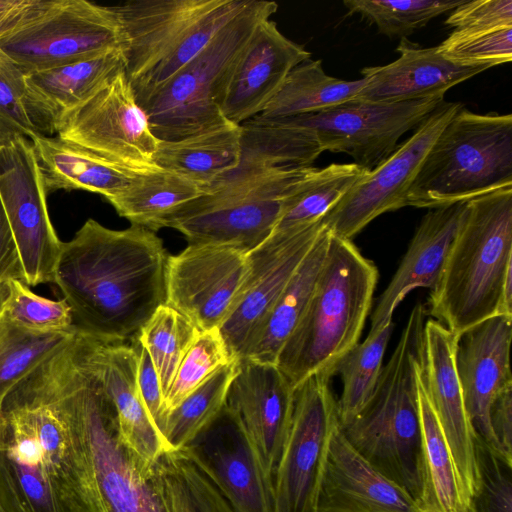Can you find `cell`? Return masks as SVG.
<instances>
[{"instance_id":"ba28073f","label":"cell","mask_w":512,"mask_h":512,"mask_svg":"<svg viewBox=\"0 0 512 512\" xmlns=\"http://www.w3.org/2000/svg\"><path fill=\"white\" fill-rule=\"evenodd\" d=\"M512 186V115L462 107L425 156L407 206L435 209Z\"/></svg>"},{"instance_id":"4316f807","label":"cell","mask_w":512,"mask_h":512,"mask_svg":"<svg viewBox=\"0 0 512 512\" xmlns=\"http://www.w3.org/2000/svg\"><path fill=\"white\" fill-rule=\"evenodd\" d=\"M464 206L461 202L430 209L423 216L396 272L377 299L369 332L391 322L396 307L413 289L436 286Z\"/></svg>"},{"instance_id":"e575fe53","label":"cell","mask_w":512,"mask_h":512,"mask_svg":"<svg viewBox=\"0 0 512 512\" xmlns=\"http://www.w3.org/2000/svg\"><path fill=\"white\" fill-rule=\"evenodd\" d=\"M364 78L342 80L323 70L321 60L308 59L294 67L277 94L258 116L284 119L317 113L355 99L364 87Z\"/></svg>"},{"instance_id":"ac0fdd59","label":"cell","mask_w":512,"mask_h":512,"mask_svg":"<svg viewBox=\"0 0 512 512\" xmlns=\"http://www.w3.org/2000/svg\"><path fill=\"white\" fill-rule=\"evenodd\" d=\"M324 228L314 224L277 230L247 252V275L221 334L231 355L237 359L246 351L278 300L293 273Z\"/></svg>"},{"instance_id":"db71d44e","label":"cell","mask_w":512,"mask_h":512,"mask_svg":"<svg viewBox=\"0 0 512 512\" xmlns=\"http://www.w3.org/2000/svg\"><path fill=\"white\" fill-rule=\"evenodd\" d=\"M31 0H0V36L20 17Z\"/></svg>"},{"instance_id":"f6af8a7d","label":"cell","mask_w":512,"mask_h":512,"mask_svg":"<svg viewBox=\"0 0 512 512\" xmlns=\"http://www.w3.org/2000/svg\"><path fill=\"white\" fill-rule=\"evenodd\" d=\"M475 456L478 482L467 512H512V464L478 434Z\"/></svg>"},{"instance_id":"5bb4252c","label":"cell","mask_w":512,"mask_h":512,"mask_svg":"<svg viewBox=\"0 0 512 512\" xmlns=\"http://www.w3.org/2000/svg\"><path fill=\"white\" fill-rule=\"evenodd\" d=\"M56 133L129 171L156 167L153 156L159 140L124 70L64 114L57 122Z\"/></svg>"},{"instance_id":"8fae6325","label":"cell","mask_w":512,"mask_h":512,"mask_svg":"<svg viewBox=\"0 0 512 512\" xmlns=\"http://www.w3.org/2000/svg\"><path fill=\"white\" fill-rule=\"evenodd\" d=\"M315 167L233 186L213 187L178 208L165 223L189 244L213 243L250 251L274 230L284 200Z\"/></svg>"},{"instance_id":"b9f144b4","label":"cell","mask_w":512,"mask_h":512,"mask_svg":"<svg viewBox=\"0 0 512 512\" xmlns=\"http://www.w3.org/2000/svg\"><path fill=\"white\" fill-rule=\"evenodd\" d=\"M465 0H345L350 14L374 24L381 34L406 38L437 16L452 11Z\"/></svg>"},{"instance_id":"74e56055","label":"cell","mask_w":512,"mask_h":512,"mask_svg":"<svg viewBox=\"0 0 512 512\" xmlns=\"http://www.w3.org/2000/svg\"><path fill=\"white\" fill-rule=\"evenodd\" d=\"M237 366L236 358L164 414L159 432L167 450L187 447L221 414Z\"/></svg>"},{"instance_id":"484cf974","label":"cell","mask_w":512,"mask_h":512,"mask_svg":"<svg viewBox=\"0 0 512 512\" xmlns=\"http://www.w3.org/2000/svg\"><path fill=\"white\" fill-rule=\"evenodd\" d=\"M396 51L395 61L362 69L366 83L355 99L380 103L444 99L450 88L489 69L454 63L437 46L423 48L406 38H401Z\"/></svg>"},{"instance_id":"816d5d0a","label":"cell","mask_w":512,"mask_h":512,"mask_svg":"<svg viewBox=\"0 0 512 512\" xmlns=\"http://www.w3.org/2000/svg\"><path fill=\"white\" fill-rule=\"evenodd\" d=\"M0 512H33L7 461L2 445L0 413Z\"/></svg>"},{"instance_id":"4dcf8cb0","label":"cell","mask_w":512,"mask_h":512,"mask_svg":"<svg viewBox=\"0 0 512 512\" xmlns=\"http://www.w3.org/2000/svg\"><path fill=\"white\" fill-rule=\"evenodd\" d=\"M423 367V366H422ZM421 424L417 512H467L461 480L433 407L427 397L422 369L418 375Z\"/></svg>"},{"instance_id":"8d00e7d4","label":"cell","mask_w":512,"mask_h":512,"mask_svg":"<svg viewBox=\"0 0 512 512\" xmlns=\"http://www.w3.org/2000/svg\"><path fill=\"white\" fill-rule=\"evenodd\" d=\"M152 475L167 512H235L184 448L165 451Z\"/></svg>"},{"instance_id":"6da1fadb","label":"cell","mask_w":512,"mask_h":512,"mask_svg":"<svg viewBox=\"0 0 512 512\" xmlns=\"http://www.w3.org/2000/svg\"><path fill=\"white\" fill-rule=\"evenodd\" d=\"M169 254L154 231L110 229L87 219L62 242L53 283L74 325L106 342H132L166 303Z\"/></svg>"},{"instance_id":"4fadbf2b","label":"cell","mask_w":512,"mask_h":512,"mask_svg":"<svg viewBox=\"0 0 512 512\" xmlns=\"http://www.w3.org/2000/svg\"><path fill=\"white\" fill-rule=\"evenodd\" d=\"M443 101L353 99L317 113L271 120L311 131L323 152L345 153L353 163L372 171L396 150L402 135L416 129Z\"/></svg>"},{"instance_id":"bcb514c9","label":"cell","mask_w":512,"mask_h":512,"mask_svg":"<svg viewBox=\"0 0 512 512\" xmlns=\"http://www.w3.org/2000/svg\"><path fill=\"white\" fill-rule=\"evenodd\" d=\"M437 48L454 63L491 68L511 61L512 26L475 33L453 31Z\"/></svg>"},{"instance_id":"d4e9b609","label":"cell","mask_w":512,"mask_h":512,"mask_svg":"<svg viewBox=\"0 0 512 512\" xmlns=\"http://www.w3.org/2000/svg\"><path fill=\"white\" fill-rule=\"evenodd\" d=\"M90 365L116 410L122 442L151 473L166 445L151 423L137 383L138 356L130 342H106L89 335Z\"/></svg>"},{"instance_id":"f1b7e54d","label":"cell","mask_w":512,"mask_h":512,"mask_svg":"<svg viewBox=\"0 0 512 512\" xmlns=\"http://www.w3.org/2000/svg\"><path fill=\"white\" fill-rule=\"evenodd\" d=\"M122 70V50L115 49L25 75L30 100L47 136L56 133L57 122L64 114Z\"/></svg>"},{"instance_id":"f5cc1de1","label":"cell","mask_w":512,"mask_h":512,"mask_svg":"<svg viewBox=\"0 0 512 512\" xmlns=\"http://www.w3.org/2000/svg\"><path fill=\"white\" fill-rule=\"evenodd\" d=\"M12 279L24 282L17 246L0 200V284Z\"/></svg>"},{"instance_id":"7dc6e473","label":"cell","mask_w":512,"mask_h":512,"mask_svg":"<svg viewBox=\"0 0 512 512\" xmlns=\"http://www.w3.org/2000/svg\"><path fill=\"white\" fill-rule=\"evenodd\" d=\"M0 121L18 134L47 136L34 108L23 71L0 50Z\"/></svg>"},{"instance_id":"e0dca14e","label":"cell","mask_w":512,"mask_h":512,"mask_svg":"<svg viewBox=\"0 0 512 512\" xmlns=\"http://www.w3.org/2000/svg\"><path fill=\"white\" fill-rule=\"evenodd\" d=\"M247 270V251L243 249L188 244L168 257L165 304L200 331L220 328L234 308Z\"/></svg>"},{"instance_id":"5b68a950","label":"cell","mask_w":512,"mask_h":512,"mask_svg":"<svg viewBox=\"0 0 512 512\" xmlns=\"http://www.w3.org/2000/svg\"><path fill=\"white\" fill-rule=\"evenodd\" d=\"M378 277L376 265L352 240L330 232L311 298L276 360L294 389L319 371L334 374L339 360L359 342Z\"/></svg>"},{"instance_id":"9f6ffc18","label":"cell","mask_w":512,"mask_h":512,"mask_svg":"<svg viewBox=\"0 0 512 512\" xmlns=\"http://www.w3.org/2000/svg\"><path fill=\"white\" fill-rule=\"evenodd\" d=\"M8 294V285L7 282L0 284V308L6 299V296Z\"/></svg>"},{"instance_id":"836d02e7","label":"cell","mask_w":512,"mask_h":512,"mask_svg":"<svg viewBox=\"0 0 512 512\" xmlns=\"http://www.w3.org/2000/svg\"><path fill=\"white\" fill-rule=\"evenodd\" d=\"M202 194L201 188L185 178L154 167L136 173L129 186L108 202L131 225L155 232L165 227L178 208Z\"/></svg>"},{"instance_id":"7402d4cb","label":"cell","mask_w":512,"mask_h":512,"mask_svg":"<svg viewBox=\"0 0 512 512\" xmlns=\"http://www.w3.org/2000/svg\"><path fill=\"white\" fill-rule=\"evenodd\" d=\"M511 340L512 317L496 315L462 334L456 350V366L469 419L476 433L499 455L490 409L496 397L512 386Z\"/></svg>"},{"instance_id":"7bdbcfd3","label":"cell","mask_w":512,"mask_h":512,"mask_svg":"<svg viewBox=\"0 0 512 512\" xmlns=\"http://www.w3.org/2000/svg\"><path fill=\"white\" fill-rule=\"evenodd\" d=\"M234 359L218 327L200 331L164 396L163 416Z\"/></svg>"},{"instance_id":"277c9868","label":"cell","mask_w":512,"mask_h":512,"mask_svg":"<svg viewBox=\"0 0 512 512\" xmlns=\"http://www.w3.org/2000/svg\"><path fill=\"white\" fill-rule=\"evenodd\" d=\"M511 272L512 186L465 202L426 315L460 338L484 320L504 315L503 289Z\"/></svg>"},{"instance_id":"7a4b0ae2","label":"cell","mask_w":512,"mask_h":512,"mask_svg":"<svg viewBox=\"0 0 512 512\" xmlns=\"http://www.w3.org/2000/svg\"><path fill=\"white\" fill-rule=\"evenodd\" d=\"M55 353L5 396L2 445L33 512H91L79 446L56 395Z\"/></svg>"},{"instance_id":"ffe728a7","label":"cell","mask_w":512,"mask_h":512,"mask_svg":"<svg viewBox=\"0 0 512 512\" xmlns=\"http://www.w3.org/2000/svg\"><path fill=\"white\" fill-rule=\"evenodd\" d=\"M294 388L276 364L238 359L224 409L245 430L273 479L292 421Z\"/></svg>"},{"instance_id":"c3c4849f","label":"cell","mask_w":512,"mask_h":512,"mask_svg":"<svg viewBox=\"0 0 512 512\" xmlns=\"http://www.w3.org/2000/svg\"><path fill=\"white\" fill-rule=\"evenodd\" d=\"M445 24L461 33L512 26V0H465L452 10Z\"/></svg>"},{"instance_id":"ee69618b","label":"cell","mask_w":512,"mask_h":512,"mask_svg":"<svg viewBox=\"0 0 512 512\" xmlns=\"http://www.w3.org/2000/svg\"><path fill=\"white\" fill-rule=\"evenodd\" d=\"M8 294L0 308V317L26 330L65 332L77 328L72 310L64 300H51L31 291L23 281H7Z\"/></svg>"},{"instance_id":"ab89813d","label":"cell","mask_w":512,"mask_h":512,"mask_svg":"<svg viewBox=\"0 0 512 512\" xmlns=\"http://www.w3.org/2000/svg\"><path fill=\"white\" fill-rule=\"evenodd\" d=\"M80 330L35 332L0 317V406L8 392L34 368L69 344Z\"/></svg>"},{"instance_id":"f35d334b","label":"cell","mask_w":512,"mask_h":512,"mask_svg":"<svg viewBox=\"0 0 512 512\" xmlns=\"http://www.w3.org/2000/svg\"><path fill=\"white\" fill-rule=\"evenodd\" d=\"M393 329L391 321L378 331L369 332L363 342L354 345L336 364L334 374L342 382L337 400L339 426L349 422L372 395Z\"/></svg>"},{"instance_id":"f907efd6","label":"cell","mask_w":512,"mask_h":512,"mask_svg":"<svg viewBox=\"0 0 512 512\" xmlns=\"http://www.w3.org/2000/svg\"><path fill=\"white\" fill-rule=\"evenodd\" d=\"M490 423L500 455L512 464V386L502 391L492 403Z\"/></svg>"},{"instance_id":"8992f818","label":"cell","mask_w":512,"mask_h":512,"mask_svg":"<svg viewBox=\"0 0 512 512\" xmlns=\"http://www.w3.org/2000/svg\"><path fill=\"white\" fill-rule=\"evenodd\" d=\"M425 318V306L419 302L382 366L372 395L349 422L339 426L350 445L415 502L421 451L417 382L423 366Z\"/></svg>"},{"instance_id":"d6986e66","label":"cell","mask_w":512,"mask_h":512,"mask_svg":"<svg viewBox=\"0 0 512 512\" xmlns=\"http://www.w3.org/2000/svg\"><path fill=\"white\" fill-rule=\"evenodd\" d=\"M184 449L235 512H275L274 481L225 409Z\"/></svg>"},{"instance_id":"9c48e42d","label":"cell","mask_w":512,"mask_h":512,"mask_svg":"<svg viewBox=\"0 0 512 512\" xmlns=\"http://www.w3.org/2000/svg\"><path fill=\"white\" fill-rule=\"evenodd\" d=\"M277 9L276 2L250 0L188 64L136 98L158 140H179L228 122L222 105L235 65L257 26Z\"/></svg>"},{"instance_id":"d6a6232c","label":"cell","mask_w":512,"mask_h":512,"mask_svg":"<svg viewBox=\"0 0 512 512\" xmlns=\"http://www.w3.org/2000/svg\"><path fill=\"white\" fill-rule=\"evenodd\" d=\"M329 237L330 231L324 225L252 339L243 358L276 364L282 346L297 326L311 298L326 256Z\"/></svg>"},{"instance_id":"11a10c76","label":"cell","mask_w":512,"mask_h":512,"mask_svg":"<svg viewBox=\"0 0 512 512\" xmlns=\"http://www.w3.org/2000/svg\"><path fill=\"white\" fill-rule=\"evenodd\" d=\"M17 136L20 134L0 121V150L7 147Z\"/></svg>"},{"instance_id":"cb8c5ba5","label":"cell","mask_w":512,"mask_h":512,"mask_svg":"<svg viewBox=\"0 0 512 512\" xmlns=\"http://www.w3.org/2000/svg\"><path fill=\"white\" fill-rule=\"evenodd\" d=\"M315 512H417L414 499L333 433L325 456Z\"/></svg>"},{"instance_id":"30bf717a","label":"cell","mask_w":512,"mask_h":512,"mask_svg":"<svg viewBox=\"0 0 512 512\" xmlns=\"http://www.w3.org/2000/svg\"><path fill=\"white\" fill-rule=\"evenodd\" d=\"M124 39L113 6L86 0H31L0 36V50L25 75L109 50Z\"/></svg>"},{"instance_id":"60d3db41","label":"cell","mask_w":512,"mask_h":512,"mask_svg":"<svg viewBox=\"0 0 512 512\" xmlns=\"http://www.w3.org/2000/svg\"><path fill=\"white\" fill-rule=\"evenodd\" d=\"M200 330L184 315L163 304L136 339L147 350L159 377L163 398Z\"/></svg>"},{"instance_id":"7c38bea8","label":"cell","mask_w":512,"mask_h":512,"mask_svg":"<svg viewBox=\"0 0 512 512\" xmlns=\"http://www.w3.org/2000/svg\"><path fill=\"white\" fill-rule=\"evenodd\" d=\"M333 376L319 371L295 387L291 426L274 475L275 512H315L325 456L339 427Z\"/></svg>"},{"instance_id":"52a82bcc","label":"cell","mask_w":512,"mask_h":512,"mask_svg":"<svg viewBox=\"0 0 512 512\" xmlns=\"http://www.w3.org/2000/svg\"><path fill=\"white\" fill-rule=\"evenodd\" d=\"M250 0H131L113 6L122 29L124 72L136 98L198 55Z\"/></svg>"},{"instance_id":"603a6c76","label":"cell","mask_w":512,"mask_h":512,"mask_svg":"<svg viewBox=\"0 0 512 512\" xmlns=\"http://www.w3.org/2000/svg\"><path fill=\"white\" fill-rule=\"evenodd\" d=\"M310 58L311 53L284 36L273 20L261 22L228 82L222 105L225 119L241 125L261 114L290 71Z\"/></svg>"},{"instance_id":"9a60e30c","label":"cell","mask_w":512,"mask_h":512,"mask_svg":"<svg viewBox=\"0 0 512 512\" xmlns=\"http://www.w3.org/2000/svg\"><path fill=\"white\" fill-rule=\"evenodd\" d=\"M32 143L17 136L0 150V200L29 286L53 283L62 241L51 223Z\"/></svg>"},{"instance_id":"2e32d148","label":"cell","mask_w":512,"mask_h":512,"mask_svg":"<svg viewBox=\"0 0 512 512\" xmlns=\"http://www.w3.org/2000/svg\"><path fill=\"white\" fill-rule=\"evenodd\" d=\"M462 107L459 102H441L389 158L370 171L323 217L327 229L352 240L381 214L407 206L408 190L425 156Z\"/></svg>"},{"instance_id":"1f68e13d","label":"cell","mask_w":512,"mask_h":512,"mask_svg":"<svg viewBox=\"0 0 512 512\" xmlns=\"http://www.w3.org/2000/svg\"><path fill=\"white\" fill-rule=\"evenodd\" d=\"M240 154L241 125L228 121L179 140H159L153 164L185 178L203 191L236 167Z\"/></svg>"},{"instance_id":"3957f363","label":"cell","mask_w":512,"mask_h":512,"mask_svg":"<svg viewBox=\"0 0 512 512\" xmlns=\"http://www.w3.org/2000/svg\"><path fill=\"white\" fill-rule=\"evenodd\" d=\"M88 335L55 354V387L79 446L91 512H167L151 473L122 442L116 410L94 373Z\"/></svg>"},{"instance_id":"681fc988","label":"cell","mask_w":512,"mask_h":512,"mask_svg":"<svg viewBox=\"0 0 512 512\" xmlns=\"http://www.w3.org/2000/svg\"><path fill=\"white\" fill-rule=\"evenodd\" d=\"M130 343L135 347L138 356L137 383L140 396L151 423L160 434L164 398L159 377L147 350L136 338Z\"/></svg>"},{"instance_id":"44dd1931","label":"cell","mask_w":512,"mask_h":512,"mask_svg":"<svg viewBox=\"0 0 512 512\" xmlns=\"http://www.w3.org/2000/svg\"><path fill=\"white\" fill-rule=\"evenodd\" d=\"M459 337L433 318L423 330L422 380L427 397L456 465L468 503L478 472L475 456L477 433L466 411L456 366Z\"/></svg>"},{"instance_id":"d590c367","label":"cell","mask_w":512,"mask_h":512,"mask_svg":"<svg viewBox=\"0 0 512 512\" xmlns=\"http://www.w3.org/2000/svg\"><path fill=\"white\" fill-rule=\"evenodd\" d=\"M369 172L355 163L314 168L284 200L274 229L303 227L321 221Z\"/></svg>"},{"instance_id":"83f0119b","label":"cell","mask_w":512,"mask_h":512,"mask_svg":"<svg viewBox=\"0 0 512 512\" xmlns=\"http://www.w3.org/2000/svg\"><path fill=\"white\" fill-rule=\"evenodd\" d=\"M322 152L311 131L257 115L241 124V154L237 166L204 190L259 181L311 167Z\"/></svg>"},{"instance_id":"f546056e","label":"cell","mask_w":512,"mask_h":512,"mask_svg":"<svg viewBox=\"0 0 512 512\" xmlns=\"http://www.w3.org/2000/svg\"><path fill=\"white\" fill-rule=\"evenodd\" d=\"M29 139L47 194L81 189L108 201L125 190L138 173L58 136L34 135Z\"/></svg>"}]
</instances>
